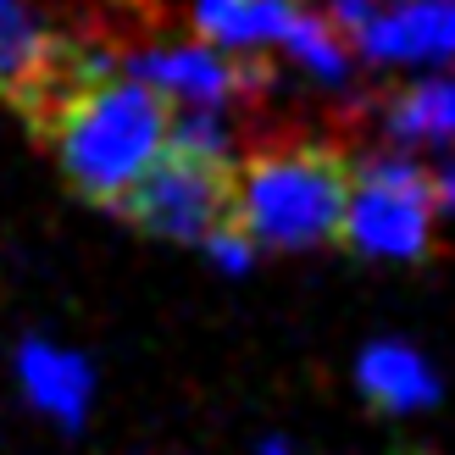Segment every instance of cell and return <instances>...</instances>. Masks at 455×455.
Masks as SVG:
<instances>
[{
    "instance_id": "6da1fadb",
    "label": "cell",
    "mask_w": 455,
    "mask_h": 455,
    "mask_svg": "<svg viewBox=\"0 0 455 455\" xmlns=\"http://www.w3.org/2000/svg\"><path fill=\"white\" fill-rule=\"evenodd\" d=\"M167 128H172V100L145 78L117 73V67L78 84L39 123L67 189L106 212H117L128 189L156 167V156L167 150Z\"/></svg>"
},
{
    "instance_id": "7a4b0ae2",
    "label": "cell",
    "mask_w": 455,
    "mask_h": 455,
    "mask_svg": "<svg viewBox=\"0 0 455 455\" xmlns=\"http://www.w3.org/2000/svg\"><path fill=\"white\" fill-rule=\"evenodd\" d=\"M350 172V156L323 140L261 145L234 167V222L261 250H323L345 234Z\"/></svg>"
},
{
    "instance_id": "3957f363",
    "label": "cell",
    "mask_w": 455,
    "mask_h": 455,
    "mask_svg": "<svg viewBox=\"0 0 455 455\" xmlns=\"http://www.w3.org/2000/svg\"><path fill=\"white\" fill-rule=\"evenodd\" d=\"M439 189L411 150H378L350 172L345 239L367 261H422L434 244Z\"/></svg>"
},
{
    "instance_id": "277c9868",
    "label": "cell",
    "mask_w": 455,
    "mask_h": 455,
    "mask_svg": "<svg viewBox=\"0 0 455 455\" xmlns=\"http://www.w3.org/2000/svg\"><path fill=\"white\" fill-rule=\"evenodd\" d=\"M117 217H128L140 234L162 244H200L217 222L234 217V167L200 162L167 145L156 167L128 189Z\"/></svg>"
},
{
    "instance_id": "5b68a950",
    "label": "cell",
    "mask_w": 455,
    "mask_h": 455,
    "mask_svg": "<svg viewBox=\"0 0 455 455\" xmlns=\"http://www.w3.org/2000/svg\"><path fill=\"white\" fill-rule=\"evenodd\" d=\"M111 56L61 44L28 12V0H0V100H12L34 128L73 95L78 84L106 73Z\"/></svg>"
},
{
    "instance_id": "8992f818",
    "label": "cell",
    "mask_w": 455,
    "mask_h": 455,
    "mask_svg": "<svg viewBox=\"0 0 455 455\" xmlns=\"http://www.w3.org/2000/svg\"><path fill=\"white\" fill-rule=\"evenodd\" d=\"M123 73L162 89L172 106H244L272 84V67L250 51H222V44H150L123 61Z\"/></svg>"
},
{
    "instance_id": "52a82bcc",
    "label": "cell",
    "mask_w": 455,
    "mask_h": 455,
    "mask_svg": "<svg viewBox=\"0 0 455 455\" xmlns=\"http://www.w3.org/2000/svg\"><path fill=\"white\" fill-rule=\"evenodd\" d=\"M12 383L17 400L28 405L39 422H51L56 434L78 439L89 422H95L100 405V367L95 355L67 345V339L51 333H22L12 350Z\"/></svg>"
},
{
    "instance_id": "ba28073f",
    "label": "cell",
    "mask_w": 455,
    "mask_h": 455,
    "mask_svg": "<svg viewBox=\"0 0 455 455\" xmlns=\"http://www.w3.org/2000/svg\"><path fill=\"white\" fill-rule=\"evenodd\" d=\"M355 51L372 67H434L455 56V0H383Z\"/></svg>"
},
{
    "instance_id": "9c48e42d",
    "label": "cell",
    "mask_w": 455,
    "mask_h": 455,
    "mask_svg": "<svg viewBox=\"0 0 455 455\" xmlns=\"http://www.w3.org/2000/svg\"><path fill=\"white\" fill-rule=\"evenodd\" d=\"M355 389L383 417H417V411H434L439 405L444 383H439L434 361L422 350H411L405 339H372L355 355Z\"/></svg>"
},
{
    "instance_id": "30bf717a",
    "label": "cell",
    "mask_w": 455,
    "mask_h": 455,
    "mask_svg": "<svg viewBox=\"0 0 455 455\" xmlns=\"http://www.w3.org/2000/svg\"><path fill=\"white\" fill-rule=\"evenodd\" d=\"M383 133L400 150H444L455 145V67L439 78H417L395 89L389 100L378 106Z\"/></svg>"
},
{
    "instance_id": "8fae6325",
    "label": "cell",
    "mask_w": 455,
    "mask_h": 455,
    "mask_svg": "<svg viewBox=\"0 0 455 455\" xmlns=\"http://www.w3.org/2000/svg\"><path fill=\"white\" fill-rule=\"evenodd\" d=\"M294 12L300 0H195V28L222 51H261L283 39Z\"/></svg>"
},
{
    "instance_id": "7c38bea8",
    "label": "cell",
    "mask_w": 455,
    "mask_h": 455,
    "mask_svg": "<svg viewBox=\"0 0 455 455\" xmlns=\"http://www.w3.org/2000/svg\"><path fill=\"white\" fill-rule=\"evenodd\" d=\"M278 44L289 51V61L300 67V73H311L316 84H333V89H339V84L350 78V44H345V34L333 28V17H328V12L316 17V12L300 6Z\"/></svg>"
},
{
    "instance_id": "4fadbf2b",
    "label": "cell",
    "mask_w": 455,
    "mask_h": 455,
    "mask_svg": "<svg viewBox=\"0 0 455 455\" xmlns=\"http://www.w3.org/2000/svg\"><path fill=\"white\" fill-rule=\"evenodd\" d=\"M195 250H200V256H206V261L222 272V278H244V272L256 267V256H261V244L250 239L244 228L234 222V217H228V222H217V228H212V234L200 239Z\"/></svg>"
},
{
    "instance_id": "5bb4252c",
    "label": "cell",
    "mask_w": 455,
    "mask_h": 455,
    "mask_svg": "<svg viewBox=\"0 0 455 455\" xmlns=\"http://www.w3.org/2000/svg\"><path fill=\"white\" fill-rule=\"evenodd\" d=\"M378 6H383V0H328V17H333V28L345 34V39H355V34L372 22Z\"/></svg>"
},
{
    "instance_id": "9a60e30c",
    "label": "cell",
    "mask_w": 455,
    "mask_h": 455,
    "mask_svg": "<svg viewBox=\"0 0 455 455\" xmlns=\"http://www.w3.org/2000/svg\"><path fill=\"white\" fill-rule=\"evenodd\" d=\"M434 189H439V212H455V156H444V167L434 172Z\"/></svg>"
},
{
    "instance_id": "2e32d148",
    "label": "cell",
    "mask_w": 455,
    "mask_h": 455,
    "mask_svg": "<svg viewBox=\"0 0 455 455\" xmlns=\"http://www.w3.org/2000/svg\"><path fill=\"white\" fill-rule=\"evenodd\" d=\"M256 455H306V450H300V444H289L283 434H267V439L256 444Z\"/></svg>"
}]
</instances>
